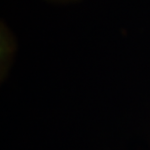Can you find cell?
<instances>
[{
  "label": "cell",
  "instance_id": "6da1fadb",
  "mask_svg": "<svg viewBox=\"0 0 150 150\" xmlns=\"http://www.w3.org/2000/svg\"><path fill=\"white\" fill-rule=\"evenodd\" d=\"M53 4H72L74 2H78L79 0H47Z\"/></svg>",
  "mask_w": 150,
  "mask_h": 150
}]
</instances>
